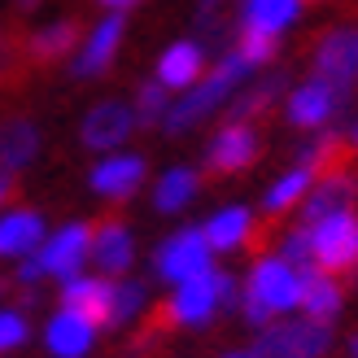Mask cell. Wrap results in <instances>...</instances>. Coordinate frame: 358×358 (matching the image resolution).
<instances>
[{"mask_svg":"<svg viewBox=\"0 0 358 358\" xmlns=\"http://www.w3.org/2000/svg\"><path fill=\"white\" fill-rule=\"evenodd\" d=\"M315 241V266L328 275H354L358 271V210H336L324 223L310 227Z\"/></svg>","mask_w":358,"mask_h":358,"instance_id":"obj_9","label":"cell"},{"mask_svg":"<svg viewBox=\"0 0 358 358\" xmlns=\"http://www.w3.org/2000/svg\"><path fill=\"white\" fill-rule=\"evenodd\" d=\"M149 184V162L140 153H105L101 162L87 171V188H92L101 201H131V196Z\"/></svg>","mask_w":358,"mask_h":358,"instance_id":"obj_14","label":"cell"},{"mask_svg":"<svg viewBox=\"0 0 358 358\" xmlns=\"http://www.w3.org/2000/svg\"><path fill=\"white\" fill-rule=\"evenodd\" d=\"M96 324H87L79 310L70 306H57L48 319H44V350L48 358H87L96 345Z\"/></svg>","mask_w":358,"mask_h":358,"instance_id":"obj_19","label":"cell"},{"mask_svg":"<svg viewBox=\"0 0 358 358\" xmlns=\"http://www.w3.org/2000/svg\"><path fill=\"white\" fill-rule=\"evenodd\" d=\"M219 315H223V301H219V266H210V271L192 275V280H184V284H175L153 324L201 332V328H210Z\"/></svg>","mask_w":358,"mask_h":358,"instance_id":"obj_4","label":"cell"},{"mask_svg":"<svg viewBox=\"0 0 358 358\" xmlns=\"http://www.w3.org/2000/svg\"><path fill=\"white\" fill-rule=\"evenodd\" d=\"M214 266V249L206 241L201 223H188V227H175L171 236L157 241L153 249V275L166 284V289H175V284H184L192 275H201Z\"/></svg>","mask_w":358,"mask_h":358,"instance_id":"obj_6","label":"cell"},{"mask_svg":"<svg viewBox=\"0 0 358 358\" xmlns=\"http://www.w3.org/2000/svg\"><path fill=\"white\" fill-rule=\"evenodd\" d=\"M297 306H301V271L275 254H258L249 275L241 280V310L236 315L254 332H262L271 319L297 315Z\"/></svg>","mask_w":358,"mask_h":358,"instance_id":"obj_2","label":"cell"},{"mask_svg":"<svg viewBox=\"0 0 358 358\" xmlns=\"http://www.w3.org/2000/svg\"><path fill=\"white\" fill-rule=\"evenodd\" d=\"M306 319H315V324H336L345 310V284L341 275H328L319 271V266H310V271H301V306H297Z\"/></svg>","mask_w":358,"mask_h":358,"instance_id":"obj_25","label":"cell"},{"mask_svg":"<svg viewBox=\"0 0 358 358\" xmlns=\"http://www.w3.org/2000/svg\"><path fill=\"white\" fill-rule=\"evenodd\" d=\"M266 254H275V258H284L289 266H297V271H310L315 266V241H310V227L306 223H289L275 236V245L266 249Z\"/></svg>","mask_w":358,"mask_h":358,"instance_id":"obj_32","label":"cell"},{"mask_svg":"<svg viewBox=\"0 0 358 358\" xmlns=\"http://www.w3.org/2000/svg\"><path fill=\"white\" fill-rule=\"evenodd\" d=\"M101 9H110V13H127V9H136L140 0H96Z\"/></svg>","mask_w":358,"mask_h":358,"instance_id":"obj_37","label":"cell"},{"mask_svg":"<svg viewBox=\"0 0 358 358\" xmlns=\"http://www.w3.org/2000/svg\"><path fill=\"white\" fill-rule=\"evenodd\" d=\"M196 40H210L219 48H231V40H236L241 31V0H196Z\"/></svg>","mask_w":358,"mask_h":358,"instance_id":"obj_28","label":"cell"},{"mask_svg":"<svg viewBox=\"0 0 358 358\" xmlns=\"http://www.w3.org/2000/svg\"><path fill=\"white\" fill-rule=\"evenodd\" d=\"M206 66H210V57H206L201 40H171L162 48V57H157V66H153V79L162 83L166 92L179 96L206 75Z\"/></svg>","mask_w":358,"mask_h":358,"instance_id":"obj_20","label":"cell"},{"mask_svg":"<svg viewBox=\"0 0 358 358\" xmlns=\"http://www.w3.org/2000/svg\"><path fill=\"white\" fill-rule=\"evenodd\" d=\"M5 52H9V48H5V35H0V66H5Z\"/></svg>","mask_w":358,"mask_h":358,"instance_id":"obj_41","label":"cell"},{"mask_svg":"<svg viewBox=\"0 0 358 358\" xmlns=\"http://www.w3.org/2000/svg\"><path fill=\"white\" fill-rule=\"evenodd\" d=\"M40 5H44V0H13V9H17V13H35Z\"/></svg>","mask_w":358,"mask_h":358,"instance_id":"obj_38","label":"cell"},{"mask_svg":"<svg viewBox=\"0 0 358 358\" xmlns=\"http://www.w3.org/2000/svg\"><path fill=\"white\" fill-rule=\"evenodd\" d=\"M122 40H127V17L122 13H101L92 27L83 31V40L70 57V79L79 83H92V79H105L122 52Z\"/></svg>","mask_w":358,"mask_h":358,"instance_id":"obj_7","label":"cell"},{"mask_svg":"<svg viewBox=\"0 0 358 358\" xmlns=\"http://www.w3.org/2000/svg\"><path fill=\"white\" fill-rule=\"evenodd\" d=\"M310 75L328 79L341 92H358V27H332L310 48Z\"/></svg>","mask_w":358,"mask_h":358,"instance_id":"obj_11","label":"cell"},{"mask_svg":"<svg viewBox=\"0 0 358 358\" xmlns=\"http://www.w3.org/2000/svg\"><path fill=\"white\" fill-rule=\"evenodd\" d=\"M40 153H44V127L31 114L0 118V171L22 175L27 166L40 162Z\"/></svg>","mask_w":358,"mask_h":358,"instance_id":"obj_18","label":"cell"},{"mask_svg":"<svg viewBox=\"0 0 358 358\" xmlns=\"http://www.w3.org/2000/svg\"><path fill=\"white\" fill-rule=\"evenodd\" d=\"M48 236V219L35 206H5L0 210V262H22Z\"/></svg>","mask_w":358,"mask_h":358,"instance_id":"obj_16","label":"cell"},{"mask_svg":"<svg viewBox=\"0 0 358 358\" xmlns=\"http://www.w3.org/2000/svg\"><path fill=\"white\" fill-rule=\"evenodd\" d=\"M201 188H206V184H201V171L188 166V162H175V166H166V171L149 184V201H153L157 214L175 219V214H184L196 196H201Z\"/></svg>","mask_w":358,"mask_h":358,"instance_id":"obj_23","label":"cell"},{"mask_svg":"<svg viewBox=\"0 0 358 358\" xmlns=\"http://www.w3.org/2000/svg\"><path fill=\"white\" fill-rule=\"evenodd\" d=\"M345 157V136L336 131V127H328V131H310L301 145L293 149V162L297 166H310L315 175H324L328 166H336Z\"/></svg>","mask_w":358,"mask_h":358,"instance_id":"obj_30","label":"cell"},{"mask_svg":"<svg viewBox=\"0 0 358 358\" xmlns=\"http://www.w3.org/2000/svg\"><path fill=\"white\" fill-rule=\"evenodd\" d=\"M345 358H358V332H354L350 341H345Z\"/></svg>","mask_w":358,"mask_h":358,"instance_id":"obj_39","label":"cell"},{"mask_svg":"<svg viewBox=\"0 0 358 358\" xmlns=\"http://www.w3.org/2000/svg\"><path fill=\"white\" fill-rule=\"evenodd\" d=\"M83 40V27L75 17H52V22L35 27L27 40H22V57L35 62V66H52V62H70L75 48Z\"/></svg>","mask_w":358,"mask_h":358,"instance_id":"obj_21","label":"cell"},{"mask_svg":"<svg viewBox=\"0 0 358 358\" xmlns=\"http://www.w3.org/2000/svg\"><path fill=\"white\" fill-rule=\"evenodd\" d=\"M153 310V293H149V280H136V275H122L114 280V310H110V328H131L140 324Z\"/></svg>","mask_w":358,"mask_h":358,"instance_id":"obj_29","label":"cell"},{"mask_svg":"<svg viewBox=\"0 0 358 358\" xmlns=\"http://www.w3.org/2000/svg\"><path fill=\"white\" fill-rule=\"evenodd\" d=\"M231 48H236L241 57H245V66H249V70H262V66H271V62H275L280 40H271V35H254V31H236Z\"/></svg>","mask_w":358,"mask_h":358,"instance_id":"obj_34","label":"cell"},{"mask_svg":"<svg viewBox=\"0 0 358 358\" xmlns=\"http://www.w3.org/2000/svg\"><path fill=\"white\" fill-rule=\"evenodd\" d=\"M57 301L70 310H79L87 324L110 328V310H114V280H105L101 271H79L57 284Z\"/></svg>","mask_w":358,"mask_h":358,"instance_id":"obj_17","label":"cell"},{"mask_svg":"<svg viewBox=\"0 0 358 358\" xmlns=\"http://www.w3.org/2000/svg\"><path fill=\"white\" fill-rule=\"evenodd\" d=\"M13 196H17V175L0 171V210H5V206H13Z\"/></svg>","mask_w":358,"mask_h":358,"instance_id":"obj_35","label":"cell"},{"mask_svg":"<svg viewBox=\"0 0 358 358\" xmlns=\"http://www.w3.org/2000/svg\"><path fill=\"white\" fill-rule=\"evenodd\" d=\"M35 262H40L44 280H57V284L87 271L92 266V223L70 219L62 227H52L44 236V245L35 249Z\"/></svg>","mask_w":358,"mask_h":358,"instance_id":"obj_8","label":"cell"},{"mask_svg":"<svg viewBox=\"0 0 358 358\" xmlns=\"http://www.w3.org/2000/svg\"><path fill=\"white\" fill-rule=\"evenodd\" d=\"M175 92H166L157 79H140L131 92V110H136V127H162V118L171 110Z\"/></svg>","mask_w":358,"mask_h":358,"instance_id":"obj_31","label":"cell"},{"mask_svg":"<svg viewBox=\"0 0 358 358\" xmlns=\"http://www.w3.org/2000/svg\"><path fill=\"white\" fill-rule=\"evenodd\" d=\"M27 341H31V315H27V306H9V301H0V358L17 354Z\"/></svg>","mask_w":358,"mask_h":358,"instance_id":"obj_33","label":"cell"},{"mask_svg":"<svg viewBox=\"0 0 358 358\" xmlns=\"http://www.w3.org/2000/svg\"><path fill=\"white\" fill-rule=\"evenodd\" d=\"M258 157H262V136H258L254 122H223V127L210 136L201 162L214 175H245Z\"/></svg>","mask_w":358,"mask_h":358,"instance_id":"obj_12","label":"cell"},{"mask_svg":"<svg viewBox=\"0 0 358 358\" xmlns=\"http://www.w3.org/2000/svg\"><path fill=\"white\" fill-rule=\"evenodd\" d=\"M354 201H358V171L350 162H336L324 175H315L306 201L297 206V223L315 227V223H324L336 210H354Z\"/></svg>","mask_w":358,"mask_h":358,"instance_id":"obj_13","label":"cell"},{"mask_svg":"<svg viewBox=\"0 0 358 358\" xmlns=\"http://www.w3.org/2000/svg\"><path fill=\"white\" fill-rule=\"evenodd\" d=\"M219 358H254V350H227V354H219Z\"/></svg>","mask_w":358,"mask_h":358,"instance_id":"obj_40","label":"cell"},{"mask_svg":"<svg viewBox=\"0 0 358 358\" xmlns=\"http://www.w3.org/2000/svg\"><path fill=\"white\" fill-rule=\"evenodd\" d=\"M301 5L306 0H241V31L280 40L284 31H293L301 22Z\"/></svg>","mask_w":358,"mask_h":358,"instance_id":"obj_26","label":"cell"},{"mask_svg":"<svg viewBox=\"0 0 358 358\" xmlns=\"http://www.w3.org/2000/svg\"><path fill=\"white\" fill-rule=\"evenodd\" d=\"M136 258H140L136 231L122 219H105L92 227V271H101L105 280H122L131 275Z\"/></svg>","mask_w":358,"mask_h":358,"instance_id":"obj_15","label":"cell"},{"mask_svg":"<svg viewBox=\"0 0 358 358\" xmlns=\"http://www.w3.org/2000/svg\"><path fill=\"white\" fill-rule=\"evenodd\" d=\"M350 92H341V87H332L328 79H301L297 87H289L284 92V122H289L293 131H328L336 127V118H341L350 110Z\"/></svg>","mask_w":358,"mask_h":358,"instance_id":"obj_5","label":"cell"},{"mask_svg":"<svg viewBox=\"0 0 358 358\" xmlns=\"http://www.w3.org/2000/svg\"><path fill=\"white\" fill-rule=\"evenodd\" d=\"M254 79V70L245 66V57L236 48H223L219 52V62L210 66V75H201L188 92H179L175 101H171V110H166V118H162V136H188V131H196L201 122H210L219 110H227V101L241 92V87Z\"/></svg>","mask_w":358,"mask_h":358,"instance_id":"obj_1","label":"cell"},{"mask_svg":"<svg viewBox=\"0 0 358 358\" xmlns=\"http://www.w3.org/2000/svg\"><path fill=\"white\" fill-rule=\"evenodd\" d=\"M201 231H206V241H210V249H214V258L219 254H241V249L258 236V219H254V210L249 206H219L210 214V219L201 223Z\"/></svg>","mask_w":358,"mask_h":358,"instance_id":"obj_22","label":"cell"},{"mask_svg":"<svg viewBox=\"0 0 358 358\" xmlns=\"http://www.w3.org/2000/svg\"><path fill=\"white\" fill-rule=\"evenodd\" d=\"M284 92H289V70H266V75L249 79L227 101V122H254L262 114H271V105H280Z\"/></svg>","mask_w":358,"mask_h":358,"instance_id":"obj_24","label":"cell"},{"mask_svg":"<svg viewBox=\"0 0 358 358\" xmlns=\"http://www.w3.org/2000/svg\"><path fill=\"white\" fill-rule=\"evenodd\" d=\"M310 184H315V171L293 162L289 171H280L271 184H266V192H262V214H266V219H289V214H297V206L306 201Z\"/></svg>","mask_w":358,"mask_h":358,"instance_id":"obj_27","label":"cell"},{"mask_svg":"<svg viewBox=\"0 0 358 358\" xmlns=\"http://www.w3.org/2000/svg\"><path fill=\"white\" fill-rule=\"evenodd\" d=\"M341 136H345V153H354V157H358V114L350 118V127H345Z\"/></svg>","mask_w":358,"mask_h":358,"instance_id":"obj_36","label":"cell"},{"mask_svg":"<svg viewBox=\"0 0 358 358\" xmlns=\"http://www.w3.org/2000/svg\"><path fill=\"white\" fill-rule=\"evenodd\" d=\"M332 345H336L332 324H315L306 315H284L271 319L249 350H254V358H328Z\"/></svg>","mask_w":358,"mask_h":358,"instance_id":"obj_3","label":"cell"},{"mask_svg":"<svg viewBox=\"0 0 358 358\" xmlns=\"http://www.w3.org/2000/svg\"><path fill=\"white\" fill-rule=\"evenodd\" d=\"M131 136H136V110H131V101L105 96L96 105H87V114L79 118V145L101 153V157L105 153H118Z\"/></svg>","mask_w":358,"mask_h":358,"instance_id":"obj_10","label":"cell"}]
</instances>
